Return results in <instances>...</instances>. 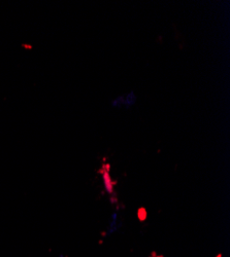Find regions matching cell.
Instances as JSON below:
<instances>
[{"label": "cell", "mask_w": 230, "mask_h": 257, "mask_svg": "<svg viewBox=\"0 0 230 257\" xmlns=\"http://www.w3.org/2000/svg\"><path fill=\"white\" fill-rule=\"evenodd\" d=\"M135 102H136V96H135L134 92L131 91L130 93H128L126 96H125V102H124L125 108L126 109L131 108V107L135 104Z\"/></svg>", "instance_id": "cell-1"}, {"label": "cell", "mask_w": 230, "mask_h": 257, "mask_svg": "<svg viewBox=\"0 0 230 257\" xmlns=\"http://www.w3.org/2000/svg\"><path fill=\"white\" fill-rule=\"evenodd\" d=\"M124 102H125V96L121 95L119 97H117L116 99H114L111 103L113 108H121L122 106H124Z\"/></svg>", "instance_id": "cell-2"}, {"label": "cell", "mask_w": 230, "mask_h": 257, "mask_svg": "<svg viewBox=\"0 0 230 257\" xmlns=\"http://www.w3.org/2000/svg\"><path fill=\"white\" fill-rule=\"evenodd\" d=\"M103 179H104V184H106L107 190L110 192V194H112V192H113V184H112V182H111L110 175H109L108 173H104Z\"/></svg>", "instance_id": "cell-3"}]
</instances>
